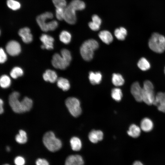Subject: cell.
<instances>
[{
	"mask_svg": "<svg viewBox=\"0 0 165 165\" xmlns=\"http://www.w3.org/2000/svg\"><path fill=\"white\" fill-rule=\"evenodd\" d=\"M21 102L22 113L30 110L33 104L32 101L31 99L25 97L21 101Z\"/></svg>",
	"mask_w": 165,
	"mask_h": 165,
	"instance_id": "22",
	"label": "cell"
},
{
	"mask_svg": "<svg viewBox=\"0 0 165 165\" xmlns=\"http://www.w3.org/2000/svg\"><path fill=\"white\" fill-rule=\"evenodd\" d=\"M131 92L135 100L138 102L142 101V87L139 82H135L132 85Z\"/></svg>",
	"mask_w": 165,
	"mask_h": 165,
	"instance_id": "11",
	"label": "cell"
},
{
	"mask_svg": "<svg viewBox=\"0 0 165 165\" xmlns=\"http://www.w3.org/2000/svg\"><path fill=\"white\" fill-rule=\"evenodd\" d=\"M70 143L72 148L73 151H77L81 149L82 144L80 140L78 137L72 138L70 139Z\"/></svg>",
	"mask_w": 165,
	"mask_h": 165,
	"instance_id": "25",
	"label": "cell"
},
{
	"mask_svg": "<svg viewBox=\"0 0 165 165\" xmlns=\"http://www.w3.org/2000/svg\"><path fill=\"white\" fill-rule=\"evenodd\" d=\"M24 74L23 69L18 67L13 68L10 72V75L13 79H16L22 76Z\"/></svg>",
	"mask_w": 165,
	"mask_h": 165,
	"instance_id": "33",
	"label": "cell"
},
{
	"mask_svg": "<svg viewBox=\"0 0 165 165\" xmlns=\"http://www.w3.org/2000/svg\"><path fill=\"white\" fill-rule=\"evenodd\" d=\"M61 55L69 64L72 60V56L70 52L67 49H64L61 51Z\"/></svg>",
	"mask_w": 165,
	"mask_h": 165,
	"instance_id": "35",
	"label": "cell"
},
{
	"mask_svg": "<svg viewBox=\"0 0 165 165\" xmlns=\"http://www.w3.org/2000/svg\"><path fill=\"white\" fill-rule=\"evenodd\" d=\"M69 5L75 11L82 10L86 6L85 3L81 0H72Z\"/></svg>",
	"mask_w": 165,
	"mask_h": 165,
	"instance_id": "24",
	"label": "cell"
},
{
	"mask_svg": "<svg viewBox=\"0 0 165 165\" xmlns=\"http://www.w3.org/2000/svg\"><path fill=\"white\" fill-rule=\"evenodd\" d=\"M10 148L9 146H7L6 148V150L8 152L10 151Z\"/></svg>",
	"mask_w": 165,
	"mask_h": 165,
	"instance_id": "46",
	"label": "cell"
},
{
	"mask_svg": "<svg viewBox=\"0 0 165 165\" xmlns=\"http://www.w3.org/2000/svg\"><path fill=\"white\" fill-rule=\"evenodd\" d=\"M6 4L9 9L13 10H17L21 7L20 3L16 0H7Z\"/></svg>",
	"mask_w": 165,
	"mask_h": 165,
	"instance_id": "34",
	"label": "cell"
},
{
	"mask_svg": "<svg viewBox=\"0 0 165 165\" xmlns=\"http://www.w3.org/2000/svg\"><path fill=\"white\" fill-rule=\"evenodd\" d=\"M52 2L56 8L65 9L67 6L66 0H52Z\"/></svg>",
	"mask_w": 165,
	"mask_h": 165,
	"instance_id": "36",
	"label": "cell"
},
{
	"mask_svg": "<svg viewBox=\"0 0 165 165\" xmlns=\"http://www.w3.org/2000/svg\"><path fill=\"white\" fill-rule=\"evenodd\" d=\"M164 73H165V68H164Z\"/></svg>",
	"mask_w": 165,
	"mask_h": 165,
	"instance_id": "48",
	"label": "cell"
},
{
	"mask_svg": "<svg viewBox=\"0 0 165 165\" xmlns=\"http://www.w3.org/2000/svg\"><path fill=\"white\" fill-rule=\"evenodd\" d=\"M149 47L153 51L161 53L165 50V37L157 33H154L148 42Z\"/></svg>",
	"mask_w": 165,
	"mask_h": 165,
	"instance_id": "2",
	"label": "cell"
},
{
	"mask_svg": "<svg viewBox=\"0 0 165 165\" xmlns=\"http://www.w3.org/2000/svg\"><path fill=\"white\" fill-rule=\"evenodd\" d=\"M7 53L11 56H16L20 54L21 51L20 44L15 40H11L8 42L6 46Z\"/></svg>",
	"mask_w": 165,
	"mask_h": 165,
	"instance_id": "9",
	"label": "cell"
},
{
	"mask_svg": "<svg viewBox=\"0 0 165 165\" xmlns=\"http://www.w3.org/2000/svg\"><path fill=\"white\" fill-rule=\"evenodd\" d=\"M52 64L55 68L61 70L65 69L70 64L61 55L57 53H55L53 56Z\"/></svg>",
	"mask_w": 165,
	"mask_h": 165,
	"instance_id": "8",
	"label": "cell"
},
{
	"mask_svg": "<svg viewBox=\"0 0 165 165\" xmlns=\"http://www.w3.org/2000/svg\"><path fill=\"white\" fill-rule=\"evenodd\" d=\"M16 165H24L25 160L24 158L21 156H18L15 158L14 160Z\"/></svg>",
	"mask_w": 165,
	"mask_h": 165,
	"instance_id": "40",
	"label": "cell"
},
{
	"mask_svg": "<svg viewBox=\"0 0 165 165\" xmlns=\"http://www.w3.org/2000/svg\"><path fill=\"white\" fill-rule=\"evenodd\" d=\"M20 96L19 92L14 91L9 95V103L12 110L19 113H22L21 101L19 100Z\"/></svg>",
	"mask_w": 165,
	"mask_h": 165,
	"instance_id": "6",
	"label": "cell"
},
{
	"mask_svg": "<svg viewBox=\"0 0 165 165\" xmlns=\"http://www.w3.org/2000/svg\"><path fill=\"white\" fill-rule=\"evenodd\" d=\"M57 85L59 88L63 91H67L70 88V84L68 80L63 77H60L57 79Z\"/></svg>",
	"mask_w": 165,
	"mask_h": 165,
	"instance_id": "23",
	"label": "cell"
},
{
	"mask_svg": "<svg viewBox=\"0 0 165 165\" xmlns=\"http://www.w3.org/2000/svg\"><path fill=\"white\" fill-rule=\"evenodd\" d=\"M64 20L70 24H75L76 21L75 11L69 5L64 9Z\"/></svg>",
	"mask_w": 165,
	"mask_h": 165,
	"instance_id": "10",
	"label": "cell"
},
{
	"mask_svg": "<svg viewBox=\"0 0 165 165\" xmlns=\"http://www.w3.org/2000/svg\"><path fill=\"white\" fill-rule=\"evenodd\" d=\"M9 165L8 164H4V165Z\"/></svg>",
	"mask_w": 165,
	"mask_h": 165,
	"instance_id": "47",
	"label": "cell"
},
{
	"mask_svg": "<svg viewBox=\"0 0 165 165\" xmlns=\"http://www.w3.org/2000/svg\"><path fill=\"white\" fill-rule=\"evenodd\" d=\"M153 127V124L152 120L148 118H145L141 121L140 128L143 131L148 132L151 131Z\"/></svg>",
	"mask_w": 165,
	"mask_h": 165,
	"instance_id": "18",
	"label": "cell"
},
{
	"mask_svg": "<svg viewBox=\"0 0 165 165\" xmlns=\"http://www.w3.org/2000/svg\"><path fill=\"white\" fill-rule=\"evenodd\" d=\"M36 165H49L48 161L45 159L39 158L35 162Z\"/></svg>",
	"mask_w": 165,
	"mask_h": 165,
	"instance_id": "42",
	"label": "cell"
},
{
	"mask_svg": "<svg viewBox=\"0 0 165 165\" xmlns=\"http://www.w3.org/2000/svg\"><path fill=\"white\" fill-rule=\"evenodd\" d=\"M84 161L82 157L79 155H71L66 159L65 165H83Z\"/></svg>",
	"mask_w": 165,
	"mask_h": 165,
	"instance_id": "15",
	"label": "cell"
},
{
	"mask_svg": "<svg viewBox=\"0 0 165 165\" xmlns=\"http://www.w3.org/2000/svg\"><path fill=\"white\" fill-rule=\"evenodd\" d=\"M153 105L157 107L159 111L165 113V93H158L155 96Z\"/></svg>",
	"mask_w": 165,
	"mask_h": 165,
	"instance_id": "12",
	"label": "cell"
},
{
	"mask_svg": "<svg viewBox=\"0 0 165 165\" xmlns=\"http://www.w3.org/2000/svg\"><path fill=\"white\" fill-rule=\"evenodd\" d=\"M43 142L46 147L51 152L57 151L62 147L61 141L56 137L54 133L52 131L48 132L45 134Z\"/></svg>",
	"mask_w": 165,
	"mask_h": 165,
	"instance_id": "3",
	"label": "cell"
},
{
	"mask_svg": "<svg viewBox=\"0 0 165 165\" xmlns=\"http://www.w3.org/2000/svg\"><path fill=\"white\" fill-rule=\"evenodd\" d=\"M88 25L90 28L92 30L94 31H97L99 30L100 26L92 21L89 22Z\"/></svg>",
	"mask_w": 165,
	"mask_h": 165,
	"instance_id": "41",
	"label": "cell"
},
{
	"mask_svg": "<svg viewBox=\"0 0 165 165\" xmlns=\"http://www.w3.org/2000/svg\"><path fill=\"white\" fill-rule=\"evenodd\" d=\"M58 23L55 20H53L47 23L48 28L49 31H54L58 26Z\"/></svg>",
	"mask_w": 165,
	"mask_h": 165,
	"instance_id": "38",
	"label": "cell"
},
{
	"mask_svg": "<svg viewBox=\"0 0 165 165\" xmlns=\"http://www.w3.org/2000/svg\"><path fill=\"white\" fill-rule=\"evenodd\" d=\"M3 101L1 99L0 100V113L1 114L4 111V109L3 107Z\"/></svg>",
	"mask_w": 165,
	"mask_h": 165,
	"instance_id": "44",
	"label": "cell"
},
{
	"mask_svg": "<svg viewBox=\"0 0 165 165\" xmlns=\"http://www.w3.org/2000/svg\"><path fill=\"white\" fill-rule=\"evenodd\" d=\"M64 9L60 8H56V16L58 20H64Z\"/></svg>",
	"mask_w": 165,
	"mask_h": 165,
	"instance_id": "37",
	"label": "cell"
},
{
	"mask_svg": "<svg viewBox=\"0 0 165 165\" xmlns=\"http://www.w3.org/2000/svg\"><path fill=\"white\" fill-rule=\"evenodd\" d=\"M98 47V43L96 40L90 39L86 41L82 44L80 49L82 57L86 61H90L93 58L94 51Z\"/></svg>",
	"mask_w": 165,
	"mask_h": 165,
	"instance_id": "1",
	"label": "cell"
},
{
	"mask_svg": "<svg viewBox=\"0 0 165 165\" xmlns=\"http://www.w3.org/2000/svg\"><path fill=\"white\" fill-rule=\"evenodd\" d=\"M40 39L42 43L41 46L42 49L51 50L53 49L54 39L52 37L46 34H43Z\"/></svg>",
	"mask_w": 165,
	"mask_h": 165,
	"instance_id": "13",
	"label": "cell"
},
{
	"mask_svg": "<svg viewBox=\"0 0 165 165\" xmlns=\"http://www.w3.org/2000/svg\"><path fill=\"white\" fill-rule=\"evenodd\" d=\"M127 34V31L124 27L116 28L114 31V35L116 38L120 40L125 39Z\"/></svg>",
	"mask_w": 165,
	"mask_h": 165,
	"instance_id": "26",
	"label": "cell"
},
{
	"mask_svg": "<svg viewBox=\"0 0 165 165\" xmlns=\"http://www.w3.org/2000/svg\"><path fill=\"white\" fill-rule=\"evenodd\" d=\"M102 78V75L100 72H90L89 73V80L93 85L98 84L100 83Z\"/></svg>",
	"mask_w": 165,
	"mask_h": 165,
	"instance_id": "20",
	"label": "cell"
},
{
	"mask_svg": "<svg viewBox=\"0 0 165 165\" xmlns=\"http://www.w3.org/2000/svg\"><path fill=\"white\" fill-rule=\"evenodd\" d=\"M53 17V14L49 12H46L37 16L36 19L37 22L42 31L44 32L49 31L48 22H46V21L47 19H52Z\"/></svg>",
	"mask_w": 165,
	"mask_h": 165,
	"instance_id": "7",
	"label": "cell"
},
{
	"mask_svg": "<svg viewBox=\"0 0 165 165\" xmlns=\"http://www.w3.org/2000/svg\"><path fill=\"white\" fill-rule=\"evenodd\" d=\"M65 105L71 114L75 117L79 116L82 112L79 101L74 97H68L65 101Z\"/></svg>",
	"mask_w": 165,
	"mask_h": 165,
	"instance_id": "5",
	"label": "cell"
},
{
	"mask_svg": "<svg viewBox=\"0 0 165 165\" xmlns=\"http://www.w3.org/2000/svg\"><path fill=\"white\" fill-rule=\"evenodd\" d=\"M11 83L10 78L8 75H4L1 76L0 79L1 86L3 88L8 87Z\"/></svg>",
	"mask_w": 165,
	"mask_h": 165,
	"instance_id": "31",
	"label": "cell"
},
{
	"mask_svg": "<svg viewBox=\"0 0 165 165\" xmlns=\"http://www.w3.org/2000/svg\"><path fill=\"white\" fill-rule=\"evenodd\" d=\"M112 82L116 86L123 85L124 83V80L122 76L119 74L114 73L112 78Z\"/></svg>",
	"mask_w": 165,
	"mask_h": 165,
	"instance_id": "27",
	"label": "cell"
},
{
	"mask_svg": "<svg viewBox=\"0 0 165 165\" xmlns=\"http://www.w3.org/2000/svg\"><path fill=\"white\" fill-rule=\"evenodd\" d=\"M137 65L138 68L143 71L147 70L150 67V64L149 62L145 57H142L139 60Z\"/></svg>",
	"mask_w": 165,
	"mask_h": 165,
	"instance_id": "29",
	"label": "cell"
},
{
	"mask_svg": "<svg viewBox=\"0 0 165 165\" xmlns=\"http://www.w3.org/2000/svg\"><path fill=\"white\" fill-rule=\"evenodd\" d=\"M42 76L44 80L51 83L55 82L58 79L56 72L51 69L47 70L43 73Z\"/></svg>",
	"mask_w": 165,
	"mask_h": 165,
	"instance_id": "17",
	"label": "cell"
},
{
	"mask_svg": "<svg viewBox=\"0 0 165 165\" xmlns=\"http://www.w3.org/2000/svg\"><path fill=\"white\" fill-rule=\"evenodd\" d=\"M15 140L19 143L21 144L25 143L27 141L26 132L23 130H20L19 134L16 136Z\"/></svg>",
	"mask_w": 165,
	"mask_h": 165,
	"instance_id": "30",
	"label": "cell"
},
{
	"mask_svg": "<svg viewBox=\"0 0 165 165\" xmlns=\"http://www.w3.org/2000/svg\"><path fill=\"white\" fill-rule=\"evenodd\" d=\"M7 59V56L4 50L2 48L0 50V62L1 63H4Z\"/></svg>",
	"mask_w": 165,
	"mask_h": 165,
	"instance_id": "39",
	"label": "cell"
},
{
	"mask_svg": "<svg viewBox=\"0 0 165 165\" xmlns=\"http://www.w3.org/2000/svg\"><path fill=\"white\" fill-rule=\"evenodd\" d=\"M141 130L140 127L136 124H132L129 127L127 132V134L132 138H137L140 136Z\"/></svg>",
	"mask_w": 165,
	"mask_h": 165,
	"instance_id": "21",
	"label": "cell"
},
{
	"mask_svg": "<svg viewBox=\"0 0 165 165\" xmlns=\"http://www.w3.org/2000/svg\"><path fill=\"white\" fill-rule=\"evenodd\" d=\"M155 96L152 83L149 80L145 81L142 87V101L148 105L153 104Z\"/></svg>",
	"mask_w": 165,
	"mask_h": 165,
	"instance_id": "4",
	"label": "cell"
},
{
	"mask_svg": "<svg viewBox=\"0 0 165 165\" xmlns=\"http://www.w3.org/2000/svg\"><path fill=\"white\" fill-rule=\"evenodd\" d=\"M88 137L91 142L96 143L103 139V134L100 130H93L89 134Z\"/></svg>",
	"mask_w": 165,
	"mask_h": 165,
	"instance_id": "16",
	"label": "cell"
},
{
	"mask_svg": "<svg viewBox=\"0 0 165 165\" xmlns=\"http://www.w3.org/2000/svg\"><path fill=\"white\" fill-rule=\"evenodd\" d=\"M133 165H144L143 163L140 161H137L134 162Z\"/></svg>",
	"mask_w": 165,
	"mask_h": 165,
	"instance_id": "45",
	"label": "cell"
},
{
	"mask_svg": "<svg viewBox=\"0 0 165 165\" xmlns=\"http://www.w3.org/2000/svg\"><path fill=\"white\" fill-rule=\"evenodd\" d=\"M98 36L102 41L107 44L111 43L113 40V37L111 33L107 30L101 31Z\"/></svg>",
	"mask_w": 165,
	"mask_h": 165,
	"instance_id": "19",
	"label": "cell"
},
{
	"mask_svg": "<svg viewBox=\"0 0 165 165\" xmlns=\"http://www.w3.org/2000/svg\"><path fill=\"white\" fill-rule=\"evenodd\" d=\"M92 21L96 24L101 25V20L100 17L97 15L94 14L92 17Z\"/></svg>",
	"mask_w": 165,
	"mask_h": 165,
	"instance_id": "43",
	"label": "cell"
},
{
	"mask_svg": "<svg viewBox=\"0 0 165 165\" xmlns=\"http://www.w3.org/2000/svg\"><path fill=\"white\" fill-rule=\"evenodd\" d=\"M60 41L65 44H68L71 41L72 36L71 34L65 30L62 31L59 35Z\"/></svg>",
	"mask_w": 165,
	"mask_h": 165,
	"instance_id": "28",
	"label": "cell"
},
{
	"mask_svg": "<svg viewBox=\"0 0 165 165\" xmlns=\"http://www.w3.org/2000/svg\"><path fill=\"white\" fill-rule=\"evenodd\" d=\"M18 34L23 42L26 43L31 42L33 40V36L31 33L30 29L28 27H24L20 29Z\"/></svg>",
	"mask_w": 165,
	"mask_h": 165,
	"instance_id": "14",
	"label": "cell"
},
{
	"mask_svg": "<svg viewBox=\"0 0 165 165\" xmlns=\"http://www.w3.org/2000/svg\"><path fill=\"white\" fill-rule=\"evenodd\" d=\"M112 98L117 101H120L122 98L123 94L121 90L119 88H114L111 92Z\"/></svg>",
	"mask_w": 165,
	"mask_h": 165,
	"instance_id": "32",
	"label": "cell"
}]
</instances>
